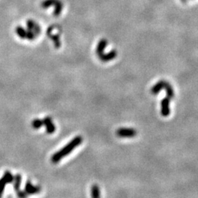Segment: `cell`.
Instances as JSON below:
<instances>
[{
  "label": "cell",
  "instance_id": "cell-1",
  "mask_svg": "<svg viewBox=\"0 0 198 198\" xmlns=\"http://www.w3.org/2000/svg\"><path fill=\"white\" fill-rule=\"evenodd\" d=\"M82 140H83V139H82V137L80 136L76 137L73 139L68 144H67L65 147H62L61 150L56 152L55 153H54V154L52 155L51 158V161H52L53 163H54V164L58 162V161H60L62 158L65 157V156L68 155L69 153H71L74 148H76L77 146H79V145L82 142Z\"/></svg>",
  "mask_w": 198,
  "mask_h": 198
},
{
  "label": "cell",
  "instance_id": "cell-2",
  "mask_svg": "<svg viewBox=\"0 0 198 198\" xmlns=\"http://www.w3.org/2000/svg\"><path fill=\"white\" fill-rule=\"evenodd\" d=\"M137 134L136 130L133 129H125L121 128L117 130L116 135L119 137H134Z\"/></svg>",
  "mask_w": 198,
  "mask_h": 198
},
{
  "label": "cell",
  "instance_id": "cell-3",
  "mask_svg": "<svg viewBox=\"0 0 198 198\" xmlns=\"http://www.w3.org/2000/svg\"><path fill=\"white\" fill-rule=\"evenodd\" d=\"M170 98L168 97H165L161 102V114L162 116L167 117L170 113Z\"/></svg>",
  "mask_w": 198,
  "mask_h": 198
},
{
  "label": "cell",
  "instance_id": "cell-4",
  "mask_svg": "<svg viewBox=\"0 0 198 198\" xmlns=\"http://www.w3.org/2000/svg\"><path fill=\"white\" fill-rule=\"evenodd\" d=\"M43 125L46 126V133L48 134H52L54 133L56 131V126L53 123L52 120L50 117H46L43 120Z\"/></svg>",
  "mask_w": 198,
  "mask_h": 198
},
{
  "label": "cell",
  "instance_id": "cell-5",
  "mask_svg": "<svg viewBox=\"0 0 198 198\" xmlns=\"http://www.w3.org/2000/svg\"><path fill=\"white\" fill-rule=\"evenodd\" d=\"M41 189L39 186H33L30 181H27L25 185V189L24 191L27 194H38L40 191Z\"/></svg>",
  "mask_w": 198,
  "mask_h": 198
},
{
  "label": "cell",
  "instance_id": "cell-6",
  "mask_svg": "<svg viewBox=\"0 0 198 198\" xmlns=\"http://www.w3.org/2000/svg\"><path fill=\"white\" fill-rule=\"evenodd\" d=\"M116 56L117 51L115 50H112V51H109L107 54H103L98 57L102 62H108V61H110L112 59H115L116 57Z\"/></svg>",
  "mask_w": 198,
  "mask_h": 198
},
{
  "label": "cell",
  "instance_id": "cell-7",
  "mask_svg": "<svg viewBox=\"0 0 198 198\" xmlns=\"http://www.w3.org/2000/svg\"><path fill=\"white\" fill-rule=\"evenodd\" d=\"M165 81L164 80H161L159 82H158L153 87L151 88V93L153 95H157L158 94V92L161 90L164 89V86L166 85Z\"/></svg>",
  "mask_w": 198,
  "mask_h": 198
},
{
  "label": "cell",
  "instance_id": "cell-8",
  "mask_svg": "<svg viewBox=\"0 0 198 198\" xmlns=\"http://www.w3.org/2000/svg\"><path fill=\"white\" fill-rule=\"evenodd\" d=\"M107 41L105 39H102L99 42L98 46H97L96 48V54H98V57H100V55L103 54V51H104L105 48L107 46Z\"/></svg>",
  "mask_w": 198,
  "mask_h": 198
},
{
  "label": "cell",
  "instance_id": "cell-9",
  "mask_svg": "<svg viewBox=\"0 0 198 198\" xmlns=\"http://www.w3.org/2000/svg\"><path fill=\"white\" fill-rule=\"evenodd\" d=\"M164 89H165L166 92H167V96L170 99L173 98L174 97V90H173V87L170 85L169 82H166V85L164 86Z\"/></svg>",
  "mask_w": 198,
  "mask_h": 198
},
{
  "label": "cell",
  "instance_id": "cell-10",
  "mask_svg": "<svg viewBox=\"0 0 198 198\" xmlns=\"http://www.w3.org/2000/svg\"><path fill=\"white\" fill-rule=\"evenodd\" d=\"M91 196L95 198L100 197V189H99V187L97 184L92 185V188H91Z\"/></svg>",
  "mask_w": 198,
  "mask_h": 198
},
{
  "label": "cell",
  "instance_id": "cell-11",
  "mask_svg": "<svg viewBox=\"0 0 198 198\" xmlns=\"http://www.w3.org/2000/svg\"><path fill=\"white\" fill-rule=\"evenodd\" d=\"M43 126V120H40V119H35L33 122H32V126L33 127V129H40L42 126Z\"/></svg>",
  "mask_w": 198,
  "mask_h": 198
},
{
  "label": "cell",
  "instance_id": "cell-12",
  "mask_svg": "<svg viewBox=\"0 0 198 198\" xmlns=\"http://www.w3.org/2000/svg\"><path fill=\"white\" fill-rule=\"evenodd\" d=\"M21 182V176L20 174H17L15 177V184H14V189L16 191L20 190V185Z\"/></svg>",
  "mask_w": 198,
  "mask_h": 198
},
{
  "label": "cell",
  "instance_id": "cell-13",
  "mask_svg": "<svg viewBox=\"0 0 198 198\" xmlns=\"http://www.w3.org/2000/svg\"><path fill=\"white\" fill-rule=\"evenodd\" d=\"M16 33L21 38H27V32L22 27H18L16 29Z\"/></svg>",
  "mask_w": 198,
  "mask_h": 198
}]
</instances>
